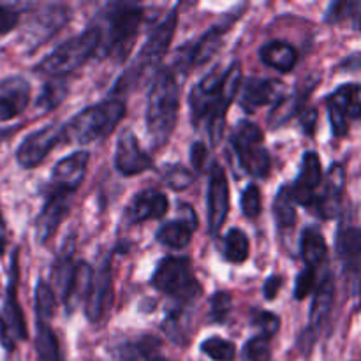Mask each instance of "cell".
Segmentation results:
<instances>
[{"instance_id": "ba28073f", "label": "cell", "mask_w": 361, "mask_h": 361, "mask_svg": "<svg viewBox=\"0 0 361 361\" xmlns=\"http://www.w3.org/2000/svg\"><path fill=\"white\" fill-rule=\"evenodd\" d=\"M264 134L257 123L240 120L231 134V147L238 162L247 173L256 178H267L270 175L271 159L264 148Z\"/></svg>"}, {"instance_id": "c3c4849f", "label": "cell", "mask_w": 361, "mask_h": 361, "mask_svg": "<svg viewBox=\"0 0 361 361\" xmlns=\"http://www.w3.org/2000/svg\"><path fill=\"white\" fill-rule=\"evenodd\" d=\"M113 361H143V356H141L136 342H134V344L127 342V344L118 345V348L115 349V353H113Z\"/></svg>"}, {"instance_id": "8992f818", "label": "cell", "mask_w": 361, "mask_h": 361, "mask_svg": "<svg viewBox=\"0 0 361 361\" xmlns=\"http://www.w3.org/2000/svg\"><path fill=\"white\" fill-rule=\"evenodd\" d=\"M99 35L97 27H90L80 35L67 39L66 42L56 46L51 53L44 56L41 62L35 66V73L49 78H63L67 74L74 73L81 66L88 62L99 49Z\"/></svg>"}, {"instance_id": "2e32d148", "label": "cell", "mask_w": 361, "mask_h": 361, "mask_svg": "<svg viewBox=\"0 0 361 361\" xmlns=\"http://www.w3.org/2000/svg\"><path fill=\"white\" fill-rule=\"evenodd\" d=\"M152 166V157L141 148L136 134L130 129H123L116 141L115 168L120 175L134 176L147 171Z\"/></svg>"}, {"instance_id": "b9f144b4", "label": "cell", "mask_w": 361, "mask_h": 361, "mask_svg": "<svg viewBox=\"0 0 361 361\" xmlns=\"http://www.w3.org/2000/svg\"><path fill=\"white\" fill-rule=\"evenodd\" d=\"M74 264H73V249L62 250L56 259V263L53 264V279H55L56 286L60 288V291L63 293L67 282H69L71 275H73Z\"/></svg>"}, {"instance_id": "3957f363", "label": "cell", "mask_w": 361, "mask_h": 361, "mask_svg": "<svg viewBox=\"0 0 361 361\" xmlns=\"http://www.w3.org/2000/svg\"><path fill=\"white\" fill-rule=\"evenodd\" d=\"M145 13L134 4H109L101 14V23L95 25L101 35L97 53L123 62L136 42Z\"/></svg>"}, {"instance_id": "44dd1931", "label": "cell", "mask_w": 361, "mask_h": 361, "mask_svg": "<svg viewBox=\"0 0 361 361\" xmlns=\"http://www.w3.org/2000/svg\"><path fill=\"white\" fill-rule=\"evenodd\" d=\"M113 295V277H111V267L109 261L102 264L101 270L94 274V281H92L90 295L87 298V317L90 323H99L102 316L108 310L109 302H111Z\"/></svg>"}, {"instance_id": "f35d334b", "label": "cell", "mask_w": 361, "mask_h": 361, "mask_svg": "<svg viewBox=\"0 0 361 361\" xmlns=\"http://www.w3.org/2000/svg\"><path fill=\"white\" fill-rule=\"evenodd\" d=\"M250 324H252V328H256L259 331L257 334L259 337L271 341L277 335L279 328H281V319H279V316L267 312V310H252V314H250Z\"/></svg>"}, {"instance_id": "4316f807", "label": "cell", "mask_w": 361, "mask_h": 361, "mask_svg": "<svg viewBox=\"0 0 361 361\" xmlns=\"http://www.w3.org/2000/svg\"><path fill=\"white\" fill-rule=\"evenodd\" d=\"M263 63L281 73H291L298 63V51L286 41H270L259 49Z\"/></svg>"}, {"instance_id": "681fc988", "label": "cell", "mask_w": 361, "mask_h": 361, "mask_svg": "<svg viewBox=\"0 0 361 361\" xmlns=\"http://www.w3.org/2000/svg\"><path fill=\"white\" fill-rule=\"evenodd\" d=\"M282 282H284V279H282L281 275H271V277H268L267 281H264L263 295L268 302H271V300L277 298V295L281 293V289H282Z\"/></svg>"}, {"instance_id": "7dc6e473", "label": "cell", "mask_w": 361, "mask_h": 361, "mask_svg": "<svg viewBox=\"0 0 361 361\" xmlns=\"http://www.w3.org/2000/svg\"><path fill=\"white\" fill-rule=\"evenodd\" d=\"M208 150L207 145L203 141H194L190 145V164H192L194 171H203L204 164H207Z\"/></svg>"}, {"instance_id": "ffe728a7", "label": "cell", "mask_w": 361, "mask_h": 361, "mask_svg": "<svg viewBox=\"0 0 361 361\" xmlns=\"http://www.w3.org/2000/svg\"><path fill=\"white\" fill-rule=\"evenodd\" d=\"M30 85L25 78L13 76L0 83V122H9L27 109Z\"/></svg>"}, {"instance_id": "836d02e7", "label": "cell", "mask_w": 361, "mask_h": 361, "mask_svg": "<svg viewBox=\"0 0 361 361\" xmlns=\"http://www.w3.org/2000/svg\"><path fill=\"white\" fill-rule=\"evenodd\" d=\"M222 252L229 263H245L250 252V243L245 233L242 229H231L222 242Z\"/></svg>"}, {"instance_id": "9a60e30c", "label": "cell", "mask_w": 361, "mask_h": 361, "mask_svg": "<svg viewBox=\"0 0 361 361\" xmlns=\"http://www.w3.org/2000/svg\"><path fill=\"white\" fill-rule=\"evenodd\" d=\"M73 196L74 192H69V190L53 189V192L49 194L44 207H42L41 214L35 219V238L39 243H46L55 235L56 229L60 228L62 221L69 214Z\"/></svg>"}, {"instance_id": "603a6c76", "label": "cell", "mask_w": 361, "mask_h": 361, "mask_svg": "<svg viewBox=\"0 0 361 361\" xmlns=\"http://www.w3.org/2000/svg\"><path fill=\"white\" fill-rule=\"evenodd\" d=\"M92 281H94V270H92L90 264L85 263V261L78 263L62 293L67 314H73L80 307V303L87 302L92 289Z\"/></svg>"}, {"instance_id": "6da1fadb", "label": "cell", "mask_w": 361, "mask_h": 361, "mask_svg": "<svg viewBox=\"0 0 361 361\" xmlns=\"http://www.w3.org/2000/svg\"><path fill=\"white\" fill-rule=\"evenodd\" d=\"M242 85V63L217 66L197 81L189 95L190 115L196 126H203L208 137L217 145L224 130L228 108L235 101Z\"/></svg>"}, {"instance_id": "f6af8a7d", "label": "cell", "mask_w": 361, "mask_h": 361, "mask_svg": "<svg viewBox=\"0 0 361 361\" xmlns=\"http://www.w3.org/2000/svg\"><path fill=\"white\" fill-rule=\"evenodd\" d=\"M314 284H316V270L305 268L303 271H300L295 282V298L300 302V300H303L305 296H309Z\"/></svg>"}, {"instance_id": "5bb4252c", "label": "cell", "mask_w": 361, "mask_h": 361, "mask_svg": "<svg viewBox=\"0 0 361 361\" xmlns=\"http://www.w3.org/2000/svg\"><path fill=\"white\" fill-rule=\"evenodd\" d=\"M323 183V166L316 152H305L300 164L298 176L291 187L293 200L302 207H314L317 197V189Z\"/></svg>"}, {"instance_id": "f546056e", "label": "cell", "mask_w": 361, "mask_h": 361, "mask_svg": "<svg viewBox=\"0 0 361 361\" xmlns=\"http://www.w3.org/2000/svg\"><path fill=\"white\" fill-rule=\"evenodd\" d=\"M300 254H302V259L307 264V268H312V270H316L321 263H324L328 245L324 242V236L316 228H309L302 233Z\"/></svg>"}, {"instance_id": "f907efd6", "label": "cell", "mask_w": 361, "mask_h": 361, "mask_svg": "<svg viewBox=\"0 0 361 361\" xmlns=\"http://www.w3.org/2000/svg\"><path fill=\"white\" fill-rule=\"evenodd\" d=\"M300 123H302V129L307 136H312L314 130H316L317 126V111L314 108L303 109L300 113Z\"/></svg>"}, {"instance_id": "1f68e13d", "label": "cell", "mask_w": 361, "mask_h": 361, "mask_svg": "<svg viewBox=\"0 0 361 361\" xmlns=\"http://www.w3.org/2000/svg\"><path fill=\"white\" fill-rule=\"evenodd\" d=\"M35 356L37 361H63L55 331L48 326V323L41 321H37V334H35Z\"/></svg>"}, {"instance_id": "52a82bcc", "label": "cell", "mask_w": 361, "mask_h": 361, "mask_svg": "<svg viewBox=\"0 0 361 361\" xmlns=\"http://www.w3.org/2000/svg\"><path fill=\"white\" fill-rule=\"evenodd\" d=\"M150 284L159 293L180 300L182 303L200 298L203 289L192 274V264L187 257H164L159 261Z\"/></svg>"}, {"instance_id": "7c38bea8", "label": "cell", "mask_w": 361, "mask_h": 361, "mask_svg": "<svg viewBox=\"0 0 361 361\" xmlns=\"http://www.w3.org/2000/svg\"><path fill=\"white\" fill-rule=\"evenodd\" d=\"M62 141V129L46 126L28 134L16 150V161L23 169H34L48 157L49 152Z\"/></svg>"}, {"instance_id": "e0dca14e", "label": "cell", "mask_w": 361, "mask_h": 361, "mask_svg": "<svg viewBox=\"0 0 361 361\" xmlns=\"http://www.w3.org/2000/svg\"><path fill=\"white\" fill-rule=\"evenodd\" d=\"M169 201L162 192L155 189H145L137 192L127 204L123 222L127 226L143 224L147 221H157L168 214Z\"/></svg>"}, {"instance_id": "74e56055", "label": "cell", "mask_w": 361, "mask_h": 361, "mask_svg": "<svg viewBox=\"0 0 361 361\" xmlns=\"http://www.w3.org/2000/svg\"><path fill=\"white\" fill-rule=\"evenodd\" d=\"M162 182L173 190H185L194 182V175L190 169L180 164H168L161 171Z\"/></svg>"}, {"instance_id": "d590c367", "label": "cell", "mask_w": 361, "mask_h": 361, "mask_svg": "<svg viewBox=\"0 0 361 361\" xmlns=\"http://www.w3.org/2000/svg\"><path fill=\"white\" fill-rule=\"evenodd\" d=\"M55 307L56 298L51 286L44 281H39L37 288H35V316H37V321L48 323L55 314Z\"/></svg>"}, {"instance_id": "ac0fdd59", "label": "cell", "mask_w": 361, "mask_h": 361, "mask_svg": "<svg viewBox=\"0 0 361 361\" xmlns=\"http://www.w3.org/2000/svg\"><path fill=\"white\" fill-rule=\"evenodd\" d=\"M88 162H90V154L87 150L74 152L69 157L60 159L53 168V189L76 192L87 175Z\"/></svg>"}, {"instance_id": "5b68a950", "label": "cell", "mask_w": 361, "mask_h": 361, "mask_svg": "<svg viewBox=\"0 0 361 361\" xmlns=\"http://www.w3.org/2000/svg\"><path fill=\"white\" fill-rule=\"evenodd\" d=\"M126 115V102L109 97L94 106L81 109L69 122L63 123L62 140L67 143L90 145L108 137Z\"/></svg>"}, {"instance_id": "4fadbf2b", "label": "cell", "mask_w": 361, "mask_h": 361, "mask_svg": "<svg viewBox=\"0 0 361 361\" xmlns=\"http://www.w3.org/2000/svg\"><path fill=\"white\" fill-rule=\"evenodd\" d=\"M284 97V83L271 78L252 76L240 85V106L247 113H256L268 104H277Z\"/></svg>"}, {"instance_id": "ee69618b", "label": "cell", "mask_w": 361, "mask_h": 361, "mask_svg": "<svg viewBox=\"0 0 361 361\" xmlns=\"http://www.w3.org/2000/svg\"><path fill=\"white\" fill-rule=\"evenodd\" d=\"M360 2H335L328 7L326 21L328 23H341L345 18L353 16L358 23L360 18Z\"/></svg>"}, {"instance_id": "e575fe53", "label": "cell", "mask_w": 361, "mask_h": 361, "mask_svg": "<svg viewBox=\"0 0 361 361\" xmlns=\"http://www.w3.org/2000/svg\"><path fill=\"white\" fill-rule=\"evenodd\" d=\"M162 330H164V334L168 335L175 344H187V338H189L190 331L189 314H187L182 307H176V309L169 310L164 323H162Z\"/></svg>"}, {"instance_id": "ab89813d", "label": "cell", "mask_w": 361, "mask_h": 361, "mask_svg": "<svg viewBox=\"0 0 361 361\" xmlns=\"http://www.w3.org/2000/svg\"><path fill=\"white\" fill-rule=\"evenodd\" d=\"M231 309H233V298L229 296V293L226 291L215 293V295L210 298V314H208V321L215 324L226 323Z\"/></svg>"}, {"instance_id": "d6986e66", "label": "cell", "mask_w": 361, "mask_h": 361, "mask_svg": "<svg viewBox=\"0 0 361 361\" xmlns=\"http://www.w3.org/2000/svg\"><path fill=\"white\" fill-rule=\"evenodd\" d=\"M321 185H323V190H321V194H317L316 203H314L312 208L323 219H331L334 215L338 214L345 187V171L342 164L331 166L328 169L324 183H321Z\"/></svg>"}, {"instance_id": "f1b7e54d", "label": "cell", "mask_w": 361, "mask_h": 361, "mask_svg": "<svg viewBox=\"0 0 361 361\" xmlns=\"http://www.w3.org/2000/svg\"><path fill=\"white\" fill-rule=\"evenodd\" d=\"M194 229H196V226L183 221V219H180V221H169L157 229L155 238H157V242L161 245L168 247V249L182 250L192 240Z\"/></svg>"}, {"instance_id": "816d5d0a", "label": "cell", "mask_w": 361, "mask_h": 361, "mask_svg": "<svg viewBox=\"0 0 361 361\" xmlns=\"http://www.w3.org/2000/svg\"><path fill=\"white\" fill-rule=\"evenodd\" d=\"M2 250H4V243L0 242V254H2Z\"/></svg>"}, {"instance_id": "60d3db41", "label": "cell", "mask_w": 361, "mask_h": 361, "mask_svg": "<svg viewBox=\"0 0 361 361\" xmlns=\"http://www.w3.org/2000/svg\"><path fill=\"white\" fill-rule=\"evenodd\" d=\"M243 360L245 361H270L271 360V345L270 341L264 337H252L243 345Z\"/></svg>"}, {"instance_id": "bcb514c9", "label": "cell", "mask_w": 361, "mask_h": 361, "mask_svg": "<svg viewBox=\"0 0 361 361\" xmlns=\"http://www.w3.org/2000/svg\"><path fill=\"white\" fill-rule=\"evenodd\" d=\"M20 23V13L11 6H0V35L14 30Z\"/></svg>"}, {"instance_id": "484cf974", "label": "cell", "mask_w": 361, "mask_h": 361, "mask_svg": "<svg viewBox=\"0 0 361 361\" xmlns=\"http://www.w3.org/2000/svg\"><path fill=\"white\" fill-rule=\"evenodd\" d=\"M314 87H316L314 83H305V87L298 88L295 94L284 95V97L274 106V109H271L270 116H268V123L275 129V127H281L284 126L286 122H289L293 116L300 115V113L303 111V106H305L307 99L312 94Z\"/></svg>"}, {"instance_id": "9c48e42d", "label": "cell", "mask_w": 361, "mask_h": 361, "mask_svg": "<svg viewBox=\"0 0 361 361\" xmlns=\"http://www.w3.org/2000/svg\"><path fill=\"white\" fill-rule=\"evenodd\" d=\"M16 284H18V263L16 256L13 257V264H11V279L9 286H7L6 302H4L2 314H0V344L13 351L16 341H25L27 338V324H25L23 312L18 303L16 296Z\"/></svg>"}, {"instance_id": "8d00e7d4", "label": "cell", "mask_w": 361, "mask_h": 361, "mask_svg": "<svg viewBox=\"0 0 361 361\" xmlns=\"http://www.w3.org/2000/svg\"><path fill=\"white\" fill-rule=\"evenodd\" d=\"M201 353L214 361H235L236 348L233 342L222 337H210L201 342Z\"/></svg>"}, {"instance_id": "4dcf8cb0", "label": "cell", "mask_w": 361, "mask_h": 361, "mask_svg": "<svg viewBox=\"0 0 361 361\" xmlns=\"http://www.w3.org/2000/svg\"><path fill=\"white\" fill-rule=\"evenodd\" d=\"M66 95L67 83L63 81V78H51V80H48L42 85L41 94L35 99V111H37L39 115H46V113L53 111V109L59 108V106L62 104Z\"/></svg>"}, {"instance_id": "277c9868", "label": "cell", "mask_w": 361, "mask_h": 361, "mask_svg": "<svg viewBox=\"0 0 361 361\" xmlns=\"http://www.w3.org/2000/svg\"><path fill=\"white\" fill-rule=\"evenodd\" d=\"M176 23H178V7L169 11L166 14L164 20L152 30L150 37L147 39L143 46H141L140 53L134 59L133 66L116 80L115 87H113L111 94H127V92L134 90L152 71L159 69V66L164 60L166 53H168L169 44L175 35Z\"/></svg>"}, {"instance_id": "7bdbcfd3", "label": "cell", "mask_w": 361, "mask_h": 361, "mask_svg": "<svg viewBox=\"0 0 361 361\" xmlns=\"http://www.w3.org/2000/svg\"><path fill=\"white\" fill-rule=\"evenodd\" d=\"M240 207H242V212L245 217L256 219L257 215L261 214V190L257 185H249L245 187V190L242 192V197H240Z\"/></svg>"}, {"instance_id": "7a4b0ae2", "label": "cell", "mask_w": 361, "mask_h": 361, "mask_svg": "<svg viewBox=\"0 0 361 361\" xmlns=\"http://www.w3.org/2000/svg\"><path fill=\"white\" fill-rule=\"evenodd\" d=\"M180 81L173 67H164L155 73L148 94L147 134L154 148L164 147L178 122Z\"/></svg>"}, {"instance_id": "d4e9b609", "label": "cell", "mask_w": 361, "mask_h": 361, "mask_svg": "<svg viewBox=\"0 0 361 361\" xmlns=\"http://www.w3.org/2000/svg\"><path fill=\"white\" fill-rule=\"evenodd\" d=\"M337 254L348 271L358 279L360 257H361V233L356 226L342 224L337 233Z\"/></svg>"}, {"instance_id": "83f0119b", "label": "cell", "mask_w": 361, "mask_h": 361, "mask_svg": "<svg viewBox=\"0 0 361 361\" xmlns=\"http://www.w3.org/2000/svg\"><path fill=\"white\" fill-rule=\"evenodd\" d=\"M335 302V284L331 275L321 281L319 289L316 291V296L312 300V307H310V330L316 335L317 330H321L324 323H326L328 316L331 312V307Z\"/></svg>"}, {"instance_id": "30bf717a", "label": "cell", "mask_w": 361, "mask_h": 361, "mask_svg": "<svg viewBox=\"0 0 361 361\" xmlns=\"http://www.w3.org/2000/svg\"><path fill=\"white\" fill-rule=\"evenodd\" d=\"M328 116H330L331 133L335 137H344L349 133V120L360 118L361 99L360 85L345 83L338 87L326 99Z\"/></svg>"}, {"instance_id": "d6a6232c", "label": "cell", "mask_w": 361, "mask_h": 361, "mask_svg": "<svg viewBox=\"0 0 361 361\" xmlns=\"http://www.w3.org/2000/svg\"><path fill=\"white\" fill-rule=\"evenodd\" d=\"M274 215L279 228L289 229L296 224V203L293 200L291 187L289 185H282L279 192L275 194Z\"/></svg>"}, {"instance_id": "8fae6325", "label": "cell", "mask_w": 361, "mask_h": 361, "mask_svg": "<svg viewBox=\"0 0 361 361\" xmlns=\"http://www.w3.org/2000/svg\"><path fill=\"white\" fill-rule=\"evenodd\" d=\"M207 212L208 231L210 235H217L229 214V182L226 171L219 164L212 166L210 176H208Z\"/></svg>"}, {"instance_id": "7402d4cb", "label": "cell", "mask_w": 361, "mask_h": 361, "mask_svg": "<svg viewBox=\"0 0 361 361\" xmlns=\"http://www.w3.org/2000/svg\"><path fill=\"white\" fill-rule=\"evenodd\" d=\"M238 16L240 14H236V16H226L221 23L214 25L207 34L201 35L200 41H196V44L190 48L189 55H187V66H203L204 62H208L212 59V55L219 49V46L222 44V37H224V34L235 23V20Z\"/></svg>"}, {"instance_id": "cb8c5ba5", "label": "cell", "mask_w": 361, "mask_h": 361, "mask_svg": "<svg viewBox=\"0 0 361 361\" xmlns=\"http://www.w3.org/2000/svg\"><path fill=\"white\" fill-rule=\"evenodd\" d=\"M69 7L66 6H46L41 13H37V16L32 18L30 27H41L39 30L32 32L30 39H32V46H39L49 39L51 35H55L63 25L69 21Z\"/></svg>"}]
</instances>
